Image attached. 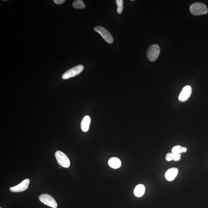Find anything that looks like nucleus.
<instances>
[{
	"label": "nucleus",
	"instance_id": "dca6fc26",
	"mask_svg": "<svg viewBox=\"0 0 208 208\" xmlns=\"http://www.w3.org/2000/svg\"><path fill=\"white\" fill-rule=\"evenodd\" d=\"M116 2L117 6V12L120 14L122 13L124 8V1L123 0H116Z\"/></svg>",
	"mask_w": 208,
	"mask_h": 208
},
{
	"label": "nucleus",
	"instance_id": "a211bd4d",
	"mask_svg": "<svg viewBox=\"0 0 208 208\" xmlns=\"http://www.w3.org/2000/svg\"></svg>",
	"mask_w": 208,
	"mask_h": 208
},
{
	"label": "nucleus",
	"instance_id": "4468645a",
	"mask_svg": "<svg viewBox=\"0 0 208 208\" xmlns=\"http://www.w3.org/2000/svg\"><path fill=\"white\" fill-rule=\"evenodd\" d=\"M187 151V149L185 147H182L181 146L177 145L175 146L171 150L172 153L180 154L183 153H185Z\"/></svg>",
	"mask_w": 208,
	"mask_h": 208
},
{
	"label": "nucleus",
	"instance_id": "9d476101",
	"mask_svg": "<svg viewBox=\"0 0 208 208\" xmlns=\"http://www.w3.org/2000/svg\"><path fill=\"white\" fill-rule=\"evenodd\" d=\"M91 121V118L89 116H85L83 118L81 124V129L83 132H86L89 130Z\"/></svg>",
	"mask_w": 208,
	"mask_h": 208
},
{
	"label": "nucleus",
	"instance_id": "1a4fd4ad",
	"mask_svg": "<svg viewBox=\"0 0 208 208\" xmlns=\"http://www.w3.org/2000/svg\"><path fill=\"white\" fill-rule=\"evenodd\" d=\"M178 170L176 168H172L168 169L165 174V178L168 181H172L177 176Z\"/></svg>",
	"mask_w": 208,
	"mask_h": 208
},
{
	"label": "nucleus",
	"instance_id": "39448f33",
	"mask_svg": "<svg viewBox=\"0 0 208 208\" xmlns=\"http://www.w3.org/2000/svg\"><path fill=\"white\" fill-rule=\"evenodd\" d=\"M94 30L98 32L103 37L106 41L109 44H112L114 41V39L110 33L105 28L101 26H96Z\"/></svg>",
	"mask_w": 208,
	"mask_h": 208
},
{
	"label": "nucleus",
	"instance_id": "20e7f679",
	"mask_svg": "<svg viewBox=\"0 0 208 208\" xmlns=\"http://www.w3.org/2000/svg\"><path fill=\"white\" fill-rule=\"evenodd\" d=\"M55 157L58 163L61 166L67 168L70 167V160L68 157L64 153L60 151H57L55 153Z\"/></svg>",
	"mask_w": 208,
	"mask_h": 208
},
{
	"label": "nucleus",
	"instance_id": "9b49d317",
	"mask_svg": "<svg viewBox=\"0 0 208 208\" xmlns=\"http://www.w3.org/2000/svg\"><path fill=\"white\" fill-rule=\"evenodd\" d=\"M108 164L112 168L117 169L121 166V162L119 159L116 157L110 158L108 161Z\"/></svg>",
	"mask_w": 208,
	"mask_h": 208
},
{
	"label": "nucleus",
	"instance_id": "6e6552de",
	"mask_svg": "<svg viewBox=\"0 0 208 208\" xmlns=\"http://www.w3.org/2000/svg\"><path fill=\"white\" fill-rule=\"evenodd\" d=\"M29 183V179H25L19 185L15 187H11L10 188V191L13 192H20L24 191L27 189Z\"/></svg>",
	"mask_w": 208,
	"mask_h": 208
},
{
	"label": "nucleus",
	"instance_id": "f257e3e1",
	"mask_svg": "<svg viewBox=\"0 0 208 208\" xmlns=\"http://www.w3.org/2000/svg\"><path fill=\"white\" fill-rule=\"evenodd\" d=\"M190 11L191 13L194 15H206L208 12L207 6L201 2H196L191 5Z\"/></svg>",
	"mask_w": 208,
	"mask_h": 208
},
{
	"label": "nucleus",
	"instance_id": "f3484780",
	"mask_svg": "<svg viewBox=\"0 0 208 208\" xmlns=\"http://www.w3.org/2000/svg\"><path fill=\"white\" fill-rule=\"evenodd\" d=\"M66 1L65 0H54L53 2L55 4L60 5L63 4Z\"/></svg>",
	"mask_w": 208,
	"mask_h": 208
},
{
	"label": "nucleus",
	"instance_id": "ddd939ff",
	"mask_svg": "<svg viewBox=\"0 0 208 208\" xmlns=\"http://www.w3.org/2000/svg\"><path fill=\"white\" fill-rule=\"evenodd\" d=\"M165 159L168 161H171V160L176 162L179 161L181 159L180 154H173L172 153H169L167 154Z\"/></svg>",
	"mask_w": 208,
	"mask_h": 208
},
{
	"label": "nucleus",
	"instance_id": "7ed1b4c3",
	"mask_svg": "<svg viewBox=\"0 0 208 208\" xmlns=\"http://www.w3.org/2000/svg\"><path fill=\"white\" fill-rule=\"evenodd\" d=\"M84 68V66L82 65L76 66L67 71L63 75L62 78L64 80H67L76 76L82 72Z\"/></svg>",
	"mask_w": 208,
	"mask_h": 208
},
{
	"label": "nucleus",
	"instance_id": "0eeeda50",
	"mask_svg": "<svg viewBox=\"0 0 208 208\" xmlns=\"http://www.w3.org/2000/svg\"><path fill=\"white\" fill-rule=\"evenodd\" d=\"M192 93V88L189 85L184 87L179 96L180 101L182 102H186L189 99Z\"/></svg>",
	"mask_w": 208,
	"mask_h": 208
},
{
	"label": "nucleus",
	"instance_id": "2eb2a0df",
	"mask_svg": "<svg viewBox=\"0 0 208 208\" xmlns=\"http://www.w3.org/2000/svg\"><path fill=\"white\" fill-rule=\"evenodd\" d=\"M72 6L76 9H83L86 7L84 2L81 0H76L74 1Z\"/></svg>",
	"mask_w": 208,
	"mask_h": 208
},
{
	"label": "nucleus",
	"instance_id": "423d86ee",
	"mask_svg": "<svg viewBox=\"0 0 208 208\" xmlns=\"http://www.w3.org/2000/svg\"><path fill=\"white\" fill-rule=\"evenodd\" d=\"M39 200L41 202L49 207L56 208L58 207L57 203L53 197L47 194H43L39 197Z\"/></svg>",
	"mask_w": 208,
	"mask_h": 208
},
{
	"label": "nucleus",
	"instance_id": "f8f14e48",
	"mask_svg": "<svg viewBox=\"0 0 208 208\" xmlns=\"http://www.w3.org/2000/svg\"><path fill=\"white\" fill-rule=\"evenodd\" d=\"M145 192V187L142 184L137 185L134 191V194L137 197H140L142 196Z\"/></svg>",
	"mask_w": 208,
	"mask_h": 208
},
{
	"label": "nucleus",
	"instance_id": "f03ea898",
	"mask_svg": "<svg viewBox=\"0 0 208 208\" xmlns=\"http://www.w3.org/2000/svg\"><path fill=\"white\" fill-rule=\"evenodd\" d=\"M160 53V47L157 44L152 45L149 47L146 52V56L151 62H154L158 58Z\"/></svg>",
	"mask_w": 208,
	"mask_h": 208
}]
</instances>
